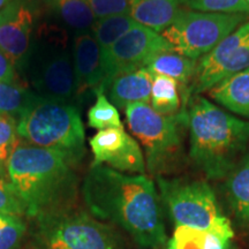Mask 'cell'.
I'll list each match as a JSON object with an SVG mask.
<instances>
[{
	"mask_svg": "<svg viewBox=\"0 0 249 249\" xmlns=\"http://www.w3.org/2000/svg\"><path fill=\"white\" fill-rule=\"evenodd\" d=\"M82 194L95 218L124 230L143 249L165 248L167 235L160 197L147 176L91 165L83 181Z\"/></svg>",
	"mask_w": 249,
	"mask_h": 249,
	"instance_id": "6da1fadb",
	"label": "cell"
},
{
	"mask_svg": "<svg viewBox=\"0 0 249 249\" xmlns=\"http://www.w3.org/2000/svg\"><path fill=\"white\" fill-rule=\"evenodd\" d=\"M6 170L28 216L70 209L76 194V177L61 154L20 140Z\"/></svg>",
	"mask_w": 249,
	"mask_h": 249,
	"instance_id": "7a4b0ae2",
	"label": "cell"
},
{
	"mask_svg": "<svg viewBox=\"0 0 249 249\" xmlns=\"http://www.w3.org/2000/svg\"><path fill=\"white\" fill-rule=\"evenodd\" d=\"M187 107L191 160L208 179L226 178L247 148L249 121L233 117L200 96Z\"/></svg>",
	"mask_w": 249,
	"mask_h": 249,
	"instance_id": "3957f363",
	"label": "cell"
},
{
	"mask_svg": "<svg viewBox=\"0 0 249 249\" xmlns=\"http://www.w3.org/2000/svg\"><path fill=\"white\" fill-rule=\"evenodd\" d=\"M21 70L40 97L71 102L76 96L70 38L57 24L43 23L37 28Z\"/></svg>",
	"mask_w": 249,
	"mask_h": 249,
	"instance_id": "277c9868",
	"label": "cell"
},
{
	"mask_svg": "<svg viewBox=\"0 0 249 249\" xmlns=\"http://www.w3.org/2000/svg\"><path fill=\"white\" fill-rule=\"evenodd\" d=\"M18 133L24 142L57 151L71 165L81 160L86 152L82 118L71 102L37 95L18 118Z\"/></svg>",
	"mask_w": 249,
	"mask_h": 249,
	"instance_id": "5b68a950",
	"label": "cell"
},
{
	"mask_svg": "<svg viewBox=\"0 0 249 249\" xmlns=\"http://www.w3.org/2000/svg\"><path fill=\"white\" fill-rule=\"evenodd\" d=\"M160 202L174 225L202 230L220 240L232 242V224L208 182L203 180L166 179L157 177Z\"/></svg>",
	"mask_w": 249,
	"mask_h": 249,
	"instance_id": "8992f818",
	"label": "cell"
},
{
	"mask_svg": "<svg viewBox=\"0 0 249 249\" xmlns=\"http://www.w3.org/2000/svg\"><path fill=\"white\" fill-rule=\"evenodd\" d=\"M37 249H124L119 235L107 224L70 209L37 217Z\"/></svg>",
	"mask_w": 249,
	"mask_h": 249,
	"instance_id": "52a82bcc",
	"label": "cell"
},
{
	"mask_svg": "<svg viewBox=\"0 0 249 249\" xmlns=\"http://www.w3.org/2000/svg\"><path fill=\"white\" fill-rule=\"evenodd\" d=\"M124 114L130 133L144 149L148 170L160 177L178 157L181 147L179 127L185 124L186 113L163 116L150 104L135 103L124 107Z\"/></svg>",
	"mask_w": 249,
	"mask_h": 249,
	"instance_id": "ba28073f",
	"label": "cell"
},
{
	"mask_svg": "<svg viewBox=\"0 0 249 249\" xmlns=\"http://www.w3.org/2000/svg\"><path fill=\"white\" fill-rule=\"evenodd\" d=\"M247 14L207 13L181 9L161 35L173 51L197 60L209 53L236 28L246 22Z\"/></svg>",
	"mask_w": 249,
	"mask_h": 249,
	"instance_id": "9c48e42d",
	"label": "cell"
},
{
	"mask_svg": "<svg viewBox=\"0 0 249 249\" xmlns=\"http://www.w3.org/2000/svg\"><path fill=\"white\" fill-rule=\"evenodd\" d=\"M247 70H249V21L239 26L213 51L198 60L194 80L185 98V105L188 104L192 95L210 90L226 77Z\"/></svg>",
	"mask_w": 249,
	"mask_h": 249,
	"instance_id": "30bf717a",
	"label": "cell"
},
{
	"mask_svg": "<svg viewBox=\"0 0 249 249\" xmlns=\"http://www.w3.org/2000/svg\"><path fill=\"white\" fill-rule=\"evenodd\" d=\"M164 51H173L169 40L160 33L138 23L103 55L104 81L99 88L120 74L144 68L149 59Z\"/></svg>",
	"mask_w": 249,
	"mask_h": 249,
	"instance_id": "8fae6325",
	"label": "cell"
},
{
	"mask_svg": "<svg viewBox=\"0 0 249 249\" xmlns=\"http://www.w3.org/2000/svg\"><path fill=\"white\" fill-rule=\"evenodd\" d=\"M93 155L91 165H104L128 174H144L145 160L142 149L124 128L98 130L89 140Z\"/></svg>",
	"mask_w": 249,
	"mask_h": 249,
	"instance_id": "7c38bea8",
	"label": "cell"
},
{
	"mask_svg": "<svg viewBox=\"0 0 249 249\" xmlns=\"http://www.w3.org/2000/svg\"><path fill=\"white\" fill-rule=\"evenodd\" d=\"M35 15L27 0H12L0 11V50L21 70L34 36Z\"/></svg>",
	"mask_w": 249,
	"mask_h": 249,
	"instance_id": "4fadbf2b",
	"label": "cell"
},
{
	"mask_svg": "<svg viewBox=\"0 0 249 249\" xmlns=\"http://www.w3.org/2000/svg\"><path fill=\"white\" fill-rule=\"evenodd\" d=\"M76 95L97 89L104 81L102 51L91 31L79 33L71 43Z\"/></svg>",
	"mask_w": 249,
	"mask_h": 249,
	"instance_id": "5bb4252c",
	"label": "cell"
},
{
	"mask_svg": "<svg viewBox=\"0 0 249 249\" xmlns=\"http://www.w3.org/2000/svg\"><path fill=\"white\" fill-rule=\"evenodd\" d=\"M152 74L145 68L127 71L114 77L103 90L116 107L124 108L135 103H150Z\"/></svg>",
	"mask_w": 249,
	"mask_h": 249,
	"instance_id": "9a60e30c",
	"label": "cell"
},
{
	"mask_svg": "<svg viewBox=\"0 0 249 249\" xmlns=\"http://www.w3.org/2000/svg\"><path fill=\"white\" fill-rule=\"evenodd\" d=\"M129 15L136 22L163 33L182 9V0H128Z\"/></svg>",
	"mask_w": 249,
	"mask_h": 249,
	"instance_id": "2e32d148",
	"label": "cell"
},
{
	"mask_svg": "<svg viewBox=\"0 0 249 249\" xmlns=\"http://www.w3.org/2000/svg\"><path fill=\"white\" fill-rule=\"evenodd\" d=\"M225 193L233 216L240 225L249 226V154L227 174Z\"/></svg>",
	"mask_w": 249,
	"mask_h": 249,
	"instance_id": "e0dca14e",
	"label": "cell"
},
{
	"mask_svg": "<svg viewBox=\"0 0 249 249\" xmlns=\"http://www.w3.org/2000/svg\"><path fill=\"white\" fill-rule=\"evenodd\" d=\"M209 95L229 111L249 119V70L218 82L210 89Z\"/></svg>",
	"mask_w": 249,
	"mask_h": 249,
	"instance_id": "ac0fdd59",
	"label": "cell"
},
{
	"mask_svg": "<svg viewBox=\"0 0 249 249\" xmlns=\"http://www.w3.org/2000/svg\"><path fill=\"white\" fill-rule=\"evenodd\" d=\"M197 62L192 59L177 53L176 51H164L155 54L149 59L144 68L151 74H160L176 80L181 91L185 101L187 92L191 88L194 80Z\"/></svg>",
	"mask_w": 249,
	"mask_h": 249,
	"instance_id": "d6986e66",
	"label": "cell"
},
{
	"mask_svg": "<svg viewBox=\"0 0 249 249\" xmlns=\"http://www.w3.org/2000/svg\"><path fill=\"white\" fill-rule=\"evenodd\" d=\"M44 2L65 26L76 34L91 31L97 20L87 0H44Z\"/></svg>",
	"mask_w": 249,
	"mask_h": 249,
	"instance_id": "ffe728a7",
	"label": "cell"
},
{
	"mask_svg": "<svg viewBox=\"0 0 249 249\" xmlns=\"http://www.w3.org/2000/svg\"><path fill=\"white\" fill-rule=\"evenodd\" d=\"M165 249H231V242L220 240L202 230L179 225L174 227Z\"/></svg>",
	"mask_w": 249,
	"mask_h": 249,
	"instance_id": "44dd1931",
	"label": "cell"
},
{
	"mask_svg": "<svg viewBox=\"0 0 249 249\" xmlns=\"http://www.w3.org/2000/svg\"><path fill=\"white\" fill-rule=\"evenodd\" d=\"M180 104L181 98L178 82L169 76L152 74L151 107L163 116H173L179 113Z\"/></svg>",
	"mask_w": 249,
	"mask_h": 249,
	"instance_id": "7402d4cb",
	"label": "cell"
},
{
	"mask_svg": "<svg viewBox=\"0 0 249 249\" xmlns=\"http://www.w3.org/2000/svg\"><path fill=\"white\" fill-rule=\"evenodd\" d=\"M136 24L138 22L129 14H116L97 18L91 33L97 40L102 55L107 53L118 39L128 33Z\"/></svg>",
	"mask_w": 249,
	"mask_h": 249,
	"instance_id": "603a6c76",
	"label": "cell"
},
{
	"mask_svg": "<svg viewBox=\"0 0 249 249\" xmlns=\"http://www.w3.org/2000/svg\"><path fill=\"white\" fill-rule=\"evenodd\" d=\"M36 96L17 82H0V116L20 118Z\"/></svg>",
	"mask_w": 249,
	"mask_h": 249,
	"instance_id": "cb8c5ba5",
	"label": "cell"
},
{
	"mask_svg": "<svg viewBox=\"0 0 249 249\" xmlns=\"http://www.w3.org/2000/svg\"><path fill=\"white\" fill-rule=\"evenodd\" d=\"M96 95V102L89 108L87 119L91 128L102 130L107 128H124L123 121L117 107L108 101L105 92L101 89L93 90Z\"/></svg>",
	"mask_w": 249,
	"mask_h": 249,
	"instance_id": "d4e9b609",
	"label": "cell"
},
{
	"mask_svg": "<svg viewBox=\"0 0 249 249\" xmlns=\"http://www.w3.org/2000/svg\"><path fill=\"white\" fill-rule=\"evenodd\" d=\"M182 5L192 11L207 13H249V5L246 0H182Z\"/></svg>",
	"mask_w": 249,
	"mask_h": 249,
	"instance_id": "484cf974",
	"label": "cell"
},
{
	"mask_svg": "<svg viewBox=\"0 0 249 249\" xmlns=\"http://www.w3.org/2000/svg\"><path fill=\"white\" fill-rule=\"evenodd\" d=\"M26 230L21 216L0 214V249H18Z\"/></svg>",
	"mask_w": 249,
	"mask_h": 249,
	"instance_id": "4316f807",
	"label": "cell"
},
{
	"mask_svg": "<svg viewBox=\"0 0 249 249\" xmlns=\"http://www.w3.org/2000/svg\"><path fill=\"white\" fill-rule=\"evenodd\" d=\"M18 121L15 118L0 116V164L6 166L15 148L20 143Z\"/></svg>",
	"mask_w": 249,
	"mask_h": 249,
	"instance_id": "83f0119b",
	"label": "cell"
},
{
	"mask_svg": "<svg viewBox=\"0 0 249 249\" xmlns=\"http://www.w3.org/2000/svg\"><path fill=\"white\" fill-rule=\"evenodd\" d=\"M0 214L23 216L26 213L24 205L15 192L8 178L0 173Z\"/></svg>",
	"mask_w": 249,
	"mask_h": 249,
	"instance_id": "f1b7e54d",
	"label": "cell"
},
{
	"mask_svg": "<svg viewBox=\"0 0 249 249\" xmlns=\"http://www.w3.org/2000/svg\"><path fill=\"white\" fill-rule=\"evenodd\" d=\"M97 18L116 14H129L128 0H87Z\"/></svg>",
	"mask_w": 249,
	"mask_h": 249,
	"instance_id": "f546056e",
	"label": "cell"
},
{
	"mask_svg": "<svg viewBox=\"0 0 249 249\" xmlns=\"http://www.w3.org/2000/svg\"><path fill=\"white\" fill-rule=\"evenodd\" d=\"M15 70L17 68L14 67L9 58L0 50V82L14 83L17 77Z\"/></svg>",
	"mask_w": 249,
	"mask_h": 249,
	"instance_id": "4dcf8cb0",
	"label": "cell"
},
{
	"mask_svg": "<svg viewBox=\"0 0 249 249\" xmlns=\"http://www.w3.org/2000/svg\"><path fill=\"white\" fill-rule=\"evenodd\" d=\"M11 1L12 0H0V11H1L2 8H5Z\"/></svg>",
	"mask_w": 249,
	"mask_h": 249,
	"instance_id": "1f68e13d",
	"label": "cell"
},
{
	"mask_svg": "<svg viewBox=\"0 0 249 249\" xmlns=\"http://www.w3.org/2000/svg\"><path fill=\"white\" fill-rule=\"evenodd\" d=\"M0 173H2V165L0 164Z\"/></svg>",
	"mask_w": 249,
	"mask_h": 249,
	"instance_id": "d6a6232c",
	"label": "cell"
},
{
	"mask_svg": "<svg viewBox=\"0 0 249 249\" xmlns=\"http://www.w3.org/2000/svg\"><path fill=\"white\" fill-rule=\"evenodd\" d=\"M246 2H247V4L249 5V0H246Z\"/></svg>",
	"mask_w": 249,
	"mask_h": 249,
	"instance_id": "836d02e7",
	"label": "cell"
}]
</instances>
